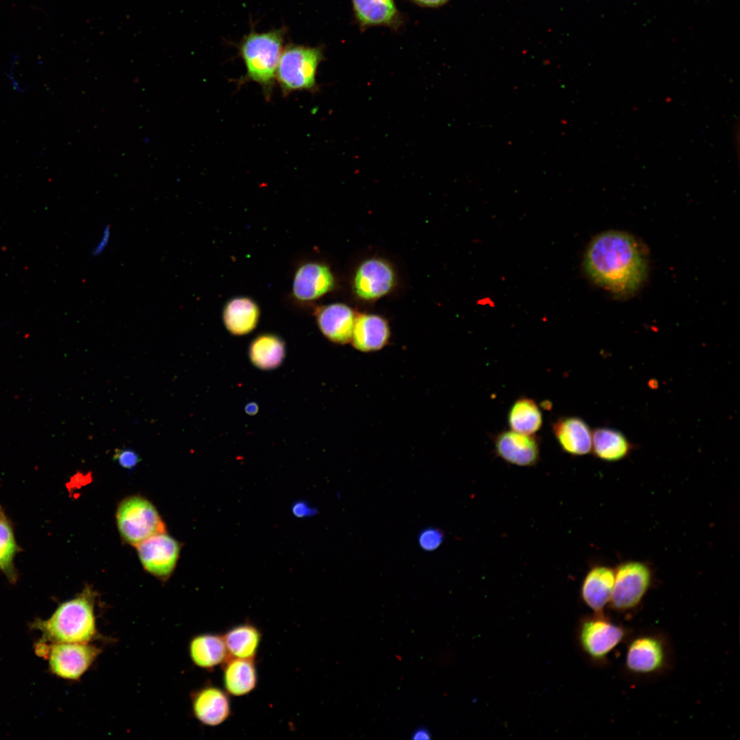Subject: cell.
Here are the masks:
<instances>
[{"label":"cell","instance_id":"1","mask_svg":"<svg viewBox=\"0 0 740 740\" xmlns=\"http://www.w3.org/2000/svg\"><path fill=\"white\" fill-rule=\"evenodd\" d=\"M590 278L618 296L634 293L646 279L648 263L641 243L621 231H607L595 236L584 257Z\"/></svg>","mask_w":740,"mask_h":740},{"label":"cell","instance_id":"28","mask_svg":"<svg viewBox=\"0 0 740 740\" xmlns=\"http://www.w3.org/2000/svg\"><path fill=\"white\" fill-rule=\"evenodd\" d=\"M444 539L443 532L436 528H427L423 530L418 537L420 547L426 551H433L442 544Z\"/></svg>","mask_w":740,"mask_h":740},{"label":"cell","instance_id":"7","mask_svg":"<svg viewBox=\"0 0 740 740\" xmlns=\"http://www.w3.org/2000/svg\"><path fill=\"white\" fill-rule=\"evenodd\" d=\"M652 573L645 563L628 560L615 569V581L609 608L616 613L631 615L641 606L652 585Z\"/></svg>","mask_w":740,"mask_h":740},{"label":"cell","instance_id":"18","mask_svg":"<svg viewBox=\"0 0 740 740\" xmlns=\"http://www.w3.org/2000/svg\"><path fill=\"white\" fill-rule=\"evenodd\" d=\"M561 449L572 456L589 454L592 447V432L587 423L577 417L558 418L552 426Z\"/></svg>","mask_w":740,"mask_h":740},{"label":"cell","instance_id":"12","mask_svg":"<svg viewBox=\"0 0 740 740\" xmlns=\"http://www.w3.org/2000/svg\"><path fill=\"white\" fill-rule=\"evenodd\" d=\"M334 285V276L328 265L307 262L301 264L295 273L292 293L298 301H311L332 291Z\"/></svg>","mask_w":740,"mask_h":740},{"label":"cell","instance_id":"21","mask_svg":"<svg viewBox=\"0 0 740 740\" xmlns=\"http://www.w3.org/2000/svg\"><path fill=\"white\" fill-rule=\"evenodd\" d=\"M192 662L198 667L211 669L229 657L223 635L204 633L193 637L188 645Z\"/></svg>","mask_w":740,"mask_h":740},{"label":"cell","instance_id":"22","mask_svg":"<svg viewBox=\"0 0 740 740\" xmlns=\"http://www.w3.org/2000/svg\"><path fill=\"white\" fill-rule=\"evenodd\" d=\"M249 356L252 364L262 370L278 367L285 357V344L278 335L262 334L251 343Z\"/></svg>","mask_w":740,"mask_h":740},{"label":"cell","instance_id":"9","mask_svg":"<svg viewBox=\"0 0 740 740\" xmlns=\"http://www.w3.org/2000/svg\"><path fill=\"white\" fill-rule=\"evenodd\" d=\"M101 650L90 643H53L46 656L51 672L66 680L79 679L92 666Z\"/></svg>","mask_w":740,"mask_h":740},{"label":"cell","instance_id":"11","mask_svg":"<svg viewBox=\"0 0 740 740\" xmlns=\"http://www.w3.org/2000/svg\"><path fill=\"white\" fill-rule=\"evenodd\" d=\"M395 275L392 267L380 258H370L358 268L354 289L364 300H373L386 295L394 286Z\"/></svg>","mask_w":740,"mask_h":740},{"label":"cell","instance_id":"27","mask_svg":"<svg viewBox=\"0 0 740 740\" xmlns=\"http://www.w3.org/2000/svg\"><path fill=\"white\" fill-rule=\"evenodd\" d=\"M357 18L363 25L393 22L397 9L393 0H352Z\"/></svg>","mask_w":740,"mask_h":740},{"label":"cell","instance_id":"34","mask_svg":"<svg viewBox=\"0 0 740 740\" xmlns=\"http://www.w3.org/2000/svg\"><path fill=\"white\" fill-rule=\"evenodd\" d=\"M258 410V405L255 403H249L245 406V412L251 415H255Z\"/></svg>","mask_w":740,"mask_h":740},{"label":"cell","instance_id":"20","mask_svg":"<svg viewBox=\"0 0 740 740\" xmlns=\"http://www.w3.org/2000/svg\"><path fill=\"white\" fill-rule=\"evenodd\" d=\"M258 675L254 660L228 657L223 663L225 691L232 696H243L256 687Z\"/></svg>","mask_w":740,"mask_h":740},{"label":"cell","instance_id":"17","mask_svg":"<svg viewBox=\"0 0 740 740\" xmlns=\"http://www.w3.org/2000/svg\"><path fill=\"white\" fill-rule=\"evenodd\" d=\"M390 328L383 317L373 314L356 315L350 343L358 351L369 353L383 349L388 343Z\"/></svg>","mask_w":740,"mask_h":740},{"label":"cell","instance_id":"33","mask_svg":"<svg viewBox=\"0 0 740 740\" xmlns=\"http://www.w3.org/2000/svg\"><path fill=\"white\" fill-rule=\"evenodd\" d=\"M417 3L427 6H437L445 3L448 0H415Z\"/></svg>","mask_w":740,"mask_h":740},{"label":"cell","instance_id":"19","mask_svg":"<svg viewBox=\"0 0 740 740\" xmlns=\"http://www.w3.org/2000/svg\"><path fill=\"white\" fill-rule=\"evenodd\" d=\"M260 308L248 297H236L227 301L223 309L222 318L225 328L233 335L242 336L253 331L259 321Z\"/></svg>","mask_w":740,"mask_h":740},{"label":"cell","instance_id":"16","mask_svg":"<svg viewBox=\"0 0 740 740\" xmlns=\"http://www.w3.org/2000/svg\"><path fill=\"white\" fill-rule=\"evenodd\" d=\"M615 581V569L604 565H595L583 579L580 597L593 613H605L608 608Z\"/></svg>","mask_w":740,"mask_h":740},{"label":"cell","instance_id":"15","mask_svg":"<svg viewBox=\"0 0 740 740\" xmlns=\"http://www.w3.org/2000/svg\"><path fill=\"white\" fill-rule=\"evenodd\" d=\"M319 329L330 341L340 345L350 343L356 315L346 304L334 303L314 311Z\"/></svg>","mask_w":740,"mask_h":740},{"label":"cell","instance_id":"25","mask_svg":"<svg viewBox=\"0 0 740 740\" xmlns=\"http://www.w3.org/2000/svg\"><path fill=\"white\" fill-rule=\"evenodd\" d=\"M508 422L512 430L525 434H533L543 423L542 413L532 399L521 397L511 406Z\"/></svg>","mask_w":740,"mask_h":740},{"label":"cell","instance_id":"14","mask_svg":"<svg viewBox=\"0 0 740 740\" xmlns=\"http://www.w3.org/2000/svg\"><path fill=\"white\" fill-rule=\"evenodd\" d=\"M191 703L194 716L206 726H219L231 714L229 694L217 686L206 685L194 691Z\"/></svg>","mask_w":740,"mask_h":740},{"label":"cell","instance_id":"32","mask_svg":"<svg viewBox=\"0 0 740 740\" xmlns=\"http://www.w3.org/2000/svg\"><path fill=\"white\" fill-rule=\"evenodd\" d=\"M410 738L412 740H430L432 739V733L427 727L421 726L412 732Z\"/></svg>","mask_w":740,"mask_h":740},{"label":"cell","instance_id":"4","mask_svg":"<svg viewBox=\"0 0 740 740\" xmlns=\"http://www.w3.org/2000/svg\"><path fill=\"white\" fill-rule=\"evenodd\" d=\"M285 34V27L264 32L251 29L238 45L246 68L245 78L260 85L267 99L272 93Z\"/></svg>","mask_w":740,"mask_h":740},{"label":"cell","instance_id":"29","mask_svg":"<svg viewBox=\"0 0 740 740\" xmlns=\"http://www.w3.org/2000/svg\"><path fill=\"white\" fill-rule=\"evenodd\" d=\"M113 458L121 467L129 470L133 469L141 460L138 453L130 448L116 449Z\"/></svg>","mask_w":740,"mask_h":740},{"label":"cell","instance_id":"6","mask_svg":"<svg viewBox=\"0 0 740 740\" xmlns=\"http://www.w3.org/2000/svg\"><path fill=\"white\" fill-rule=\"evenodd\" d=\"M323 59L320 47L289 43L283 49L275 79L284 95L295 91H317L318 67Z\"/></svg>","mask_w":740,"mask_h":740},{"label":"cell","instance_id":"30","mask_svg":"<svg viewBox=\"0 0 740 740\" xmlns=\"http://www.w3.org/2000/svg\"><path fill=\"white\" fill-rule=\"evenodd\" d=\"M291 513L297 518L311 517L318 513L317 508L310 506L304 500L295 501L291 506Z\"/></svg>","mask_w":740,"mask_h":740},{"label":"cell","instance_id":"13","mask_svg":"<svg viewBox=\"0 0 740 740\" xmlns=\"http://www.w3.org/2000/svg\"><path fill=\"white\" fill-rule=\"evenodd\" d=\"M494 444L495 454L510 464L531 467L539 460V443L533 434L503 431L496 436Z\"/></svg>","mask_w":740,"mask_h":740},{"label":"cell","instance_id":"5","mask_svg":"<svg viewBox=\"0 0 740 740\" xmlns=\"http://www.w3.org/2000/svg\"><path fill=\"white\" fill-rule=\"evenodd\" d=\"M632 632L606 613H593L579 619L576 640L587 661L595 667L604 668L608 666L612 652L625 643Z\"/></svg>","mask_w":740,"mask_h":740},{"label":"cell","instance_id":"3","mask_svg":"<svg viewBox=\"0 0 740 740\" xmlns=\"http://www.w3.org/2000/svg\"><path fill=\"white\" fill-rule=\"evenodd\" d=\"M96 593L86 587L76 597L62 603L50 618L32 624L45 641L90 643L98 637L95 615Z\"/></svg>","mask_w":740,"mask_h":740},{"label":"cell","instance_id":"24","mask_svg":"<svg viewBox=\"0 0 740 740\" xmlns=\"http://www.w3.org/2000/svg\"><path fill=\"white\" fill-rule=\"evenodd\" d=\"M632 445L620 431L609 428H598L592 432L593 454L599 459L614 462L623 459L630 453Z\"/></svg>","mask_w":740,"mask_h":740},{"label":"cell","instance_id":"23","mask_svg":"<svg viewBox=\"0 0 740 740\" xmlns=\"http://www.w3.org/2000/svg\"><path fill=\"white\" fill-rule=\"evenodd\" d=\"M258 628L249 623L231 628L223 637L230 657L254 660L261 641Z\"/></svg>","mask_w":740,"mask_h":740},{"label":"cell","instance_id":"2","mask_svg":"<svg viewBox=\"0 0 740 740\" xmlns=\"http://www.w3.org/2000/svg\"><path fill=\"white\" fill-rule=\"evenodd\" d=\"M621 674L634 684L653 682L667 676L675 665L670 637L659 628L631 632L625 642Z\"/></svg>","mask_w":740,"mask_h":740},{"label":"cell","instance_id":"26","mask_svg":"<svg viewBox=\"0 0 740 740\" xmlns=\"http://www.w3.org/2000/svg\"><path fill=\"white\" fill-rule=\"evenodd\" d=\"M21 550L12 523L0 506V571L11 583L17 580L18 574L14 560Z\"/></svg>","mask_w":740,"mask_h":740},{"label":"cell","instance_id":"8","mask_svg":"<svg viewBox=\"0 0 740 740\" xmlns=\"http://www.w3.org/2000/svg\"><path fill=\"white\" fill-rule=\"evenodd\" d=\"M116 523L122 538L136 545L146 539L165 532V526L154 506L140 496L123 500L116 511Z\"/></svg>","mask_w":740,"mask_h":740},{"label":"cell","instance_id":"10","mask_svg":"<svg viewBox=\"0 0 740 740\" xmlns=\"http://www.w3.org/2000/svg\"><path fill=\"white\" fill-rule=\"evenodd\" d=\"M144 568L162 580L173 572L180 552V544L164 532L154 534L136 545Z\"/></svg>","mask_w":740,"mask_h":740},{"label":"cell","instance_id":"31","mask_svg":"<svg viewBox=\"0 0 740 740\" xmlns=\"http://www.w3.org/2000/svg\"><path fill=\"white\" fill-rule=\"evenodd\" d=\"M110 237V228L108 225L106 226L103 230L102 235L99 241L93 247L91 254L93 256H98L103 253L106 247L109 243Z\"/></svg>","mask_w":740,"mask_h":740}]
</instances>
